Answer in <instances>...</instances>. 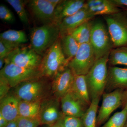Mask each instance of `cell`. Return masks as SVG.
<instances>
[{"label": "cell", "instance_id": "1", "mask_svg": "<svg viewBox=\"0 0 127 127\" xmlns=\"http://www.w3.org/2000/svg\"><path fill=\"white\" fill-rule=\"evenodd\" d=\"M109 53L96 60L93 67L85 76L91 101L101 97L104 93L107 78L108 68L107 65Z\"/></svg>", "mask_w": 127, "mask_h": 127}, {"label": "cell", "instance_id": "2", "mask_svg": "<svg viewBox=\"0 0 127 127\" xmlns=\"http://www.w3.org/2000/svg\"><path fill=\"white\" fill-rule=\"evenodd\" d=\"M30 46L37 54L43 56L60 37L59 26L51 23L33 28L30 31Z\"/></svg>", "mask_w": 127, "mask_h": 127}, {"label": "cell", "instance_id": "3", "mask_svg": "<svg viewBox=\"0 0 127 127\" xmlns=\"http://www.w3.org/2000/svg\"><path fill=\"white\" fill-rule=\"evenodd\" d=\"M43 56L39 68L42 76L54 77L67 66L68 62L63 52L60 37Z\"/></svg>", "mask_w": 127, "mask_h": 127}, {"label": "cell", "instance_id": "4", "mask_svg": "<svg viewBox=\"0 0 127 127\" xmlns=\"http://www.w3.org/2000/svg\"><path fill=\"white\" fill-rule=\"evenodd\" d=\"M90 43L96 60L109 53L114 47L107 27L100 20L92 21Z\"/></svg>", "mask_w": 127, "mask_h": 127}, {"label": "cell", "instance_id": "5", "mask_svg": "<svg viewBox=\"0 0 127 127\" xmlns=\"http://www.w3.org/2000/svg\"><path fill=\"white\" fill-rule=\"evenodd\" d=\"M114 47L127 45V14L126 12L103 16Z\"/></svg>", "mask_w": 127, "mask_h": 127}, {"label": "cell", "instance_id": "6", "mask_svg": "<svg viewBox=\"0 0 127 127\" xmlns=\"http://www.w3.org/2000/svg\"><path fill=\"white\" fill-rule=\"evenodd\" d=\"M42 76L39 69L24 68L8 62L5 63L0 71V76L4 78L11 88L23 82L38 79Z\"/></svg>", "mask_w": 127, "mask_h": 127}, {"label": "cell", "instance_id": "7", "mask_svg": "<svg viewBox=\"0 0 127 127\" xmlns=\"http://www.w3.org/2000/svg\"><path fill=\"white\" fill-rule=\"evenodd\" d=\"M96 60L91 43H83L80 45L77 53L69 62L67 66L75 76H86L93 67Z\"/></svg>", "mask_w": 127, "mask_h": 127}, {"label": "cell", "instance_id": "8", "mask_svg": "<svg viewBox=\"0 0 127 127\" xmlns=\"http://www.w3.org/2000/svg\"><path fill=\"white\" fill-rule=\"evenodd\" d=\"M42 57L30 46H20L15 48L5 58V63L31 69H39Z\"/></svg>", "mask_w": 127, "mask_h": 127}, {"label": "cell", "instance_id": "9", "mask_svg": "<svg viewBox=\"0 0 127 127\" xmlns=\"http://www.w3.org/2000/svg\"><path fill=\"white\" fill-rule=\"evenodd\" d=\"M124 91L117 89L103 94L102 102L97 117L96 127H101L108 120L111 114L121 106Z\"/></svg>", "mask_w": 127, "mask_h": 127}, {"label": "cell", "instance_id": "10", "mask_svg": "<svg viewBox=\"0 0 127 127\" xmlns=\"http://www.w3.org/2000/svg\"><path fill=\"white\" fill-rule=\"evenodd\" d=\"M38 79L23 82L15 87L14 95L20 101H40L44 94V85Z\"/></svg>", "mask_w": 127, "mask_h": 127}, {"label": "cell", "instance_id": "11", "mask_svg": "<svg viewBox=\"0 0 127 127\" xmlns=\"http://www.w3.org/2000/svg\"><path fill=\"white\" fill-rule=\"evenodd\" d=\"M94 17L84 6L72 15L64 18L58 25L60 37L71 35L78 27Z\"/></svg>", "mask_w": 127, "mask_h": 127}, {"label": "cell", "instance_id": "12", "mask_svg": "<svg viewBox=\"0 0 127 127\" xmlns=\"http://www.w3.org/2000/svg\"><path fill=\"white\" fill-rule=\"evenodd\" d=\"M75 76L67 66L55 76L53 82L52 89L57 97L61 98L70 92Z\"/></svg>", "mask_w": 127, "mask_h": 127}, {"label": "cell", "instance_id": "13", "mask_svg": "<svg viewBox=\"0 0 127 127\" xmlns=\"http://www.w3.org/2000/svg\"><path fill=\"white\" fill-rule=\"evenodd\" d=\"M28 5L36 18L45 24L53 23L56 7L48 0L28 1Z\"/></svg>", "mask_w": 127, "mask_h": 127}, {"label": "cell", "instance_id": "14", "mask_svg": "<svg viewBox=\"0 0 127 127\" xmlns=\"http://www.w3.org/2000/svg\"><path fill=\"white\" fill-rule=\"evenodd\" d=\"M117 89H127V68L113 66L108 68L105 91L108 93Z\"/></svg>", "mask_w": 127, "mask_h": 127}, {"label": "cell", "instance_id": "15", "mask_svg": "<svg viewBox=\"0 0 127 127\" xmlns=\"http://www.w3.org/2000/svg\"><path fill=\"white\" fill-rule=\"evenodd\" d=\"M83 0H62L55 8L53 23L59 25L64 18L72 15L85 6Z\"/></svg>", "mask_w": 127, "mask_h": 127}, {"label": "cell", "instance_id": "16", "mask_svg": "<svg viewBox=\"0 0 127 127\" xmlns=\"http://www.w3.org/2000/svg\"><path fill=\"white\" fill-rule=\"evenodd\" d=\"M64 116L61 115L56 100H48L41 103L39 115L41 124L51 127Z\"/></svg>", "mask_w": 127, "mask_h": 127}, {"label": "cell", "instance_id": "17", "mask_svg": "<svg viewBox=\"0 0 127 127\" xmlns=\"http://www.w3.org/2000/svg\"><path fill=\"white\" fill-rule=\"evenodd\" d=\"M64 116L81 118L87 108L71 92L61 98Z\"/></svg>", "mask_w": 127, "mask_h": 127}, {"label": "cell", "instance_id": "18", "mask_svg": "<svg viewBox=\"0 0 127 127\" xmlns=\"http://www.w3.org/2000/svg\"><path fill=\"white\" fill-rule=\"evenodd\" d=\"M85 7L94 16L113 15L121 11L112 0H88Z\"/></svg>", "mask_w": 127, "mask_h": 127}, {"label": "cell", "instance_id": "19", "mask_svg": "<svg viewBox=\"0 0 127 127\" xmlns=\"http://www.w3.org/2000/svg\"><path fill=\"white\" fill-rule=\"evenodd\" d=\"M20 101L15 95L11 94L0 100V114L9 122L15 121L19 117Z\"/></svg>", "mask_w": 127, "mask_h": 127}, {"label": "cell", "instance_id": "20", "mask_svg": "<svg viewBox=\"0 0 127 127\" xmlns=\"http://www.w3.org/2000/svg\"><path fill=\"white\" fill-rule=\"evenodd\" d=\"M87 109L91 102L86 82L85 76H75L72 88L70 92Z\"/></svg>", "mask_w": 127, "mask_h": 127}, {"label": "cell", "instance_id": "21", "mask_svg": "<svg viewBox=\"0 0 127 127\" xmlns=\"http://www.w3.org/2000/svg\"><path fill=\"white\" fill-rule=\"evenodd\" d=\"M28 41L25 32L21 30H9L0 34V41L12 50Z\"/></svg>", "mask_w": 127, "mask_h": 127}, {"label": "cell", "instance_id": "22", "mask_svg": "<svg viewBox=\"0 0 127 127\" xmlns=\"http://www.w3.org/2000/svg\"><path fill=\"white\" fill-rule=\"evenodd\" d=\"M41 106L40 101H20L19 104V117L28 118H39Z\"/></svg>", "mask_w": 127, "mask_h": 127}, {"label": "cell", "instance_id": "23", "mask_svg": "<svg viewBox=\"0 0 127 127\" xmlns=\"http://www.w3.org/2000/svg\"><path fill=\"white\" fill-rule=\"evenodd\" d=\"M60 40L63 52L69 62L76 55L80 45L71 35L60 37Z\"/></svg>", "mask_w": 127, "mask_h": 127}, {"label": "cell", "instance_id": "24", "mask_svg": "<svg viewBox=\"0 0 127 127\" xmlns=\"http://www.w3.org/2000/svg\"><path fill=\"white\" fill-rule=\"evenodd\" d=\"M100 98L91 101V104L81 117L84 127H96L97 117Z\"/></svg>", "mask_w": 127, "mask_h": 127}, {"label": "cell", "instance_id": "25", "mask_svg": "<svg viewBox=\"0 0 127 127\" xmlns=\"http://www.w3.org/2000/svg\"><path fill=\"white\" fill-rule=\"evenodd\" d=\"M92 21H89L81 25L71 34L80 45L90 43Z\"/></svg>", "mask_w": 127, "mask_h": 127}, {"label": "cell", "instance_id": "26", "mask_svg": "<svg viewBox=\"0 0 127 127\" xmlns=\"http://www.w3.org/2000/svg\"><path fill=\"white\" fill-rule=\"evenodd\" d=\"M108 63L111 65L127 66V46L120 47L112 49L109 53Z\"/></svg>", "mask_w": 127, "mask_h": 127}, {"label": "cell", "instance_id": "27", "mask_svg": "<svg viewBox=\"0 0 127 127\" xmlns=\"http://www.w3.org/2000/svg\"><path fill=\"white\" fill-rule=\"evenodd\" d=\"M127 120V108L114 113L101 127H124Z\"/></svg>", "mask_w": 127, "mask_h": 127}, {"label": "cell", "instance_id": "28", "mask_svg": "<svg viewBox=\"0 0 127 127\" xmlns=\"http://www.w3.org/2000/svg\"><path fill=\"white\" fill-rule=\"evenodd\" d=\"M6 1L14 9L21 22L24 25H28L29 24V19L25 6L28 1L6 0Z\"/></svg>", "mask_w": 127, "mask_h": 127}, {"label": "cell", "instance_id": "29", "mask_svg": "<svg viewBox=\"0 0 127 127\" xmlns=\"http://www.w3.org/2000/svg\"><path fill=\"white\" fill-rule=\"evenodd\" d=\"M17 127H37L40 125L39 118H28L19 117L17 119Z\"/></svg>", "mask_w": 127, "mask_h": 127}, {"label": "cell", "instance_id": "30", "mask_svg": "<svg viewBox=\"0 0 127 127\" xmlns=\"http://www.w3.org/2000/svg\"><path fill=\"white\" fill-rule=\"evenodd\" d=\"M0 18L5 22L9 23H14L15 21L14 14L7 6L3 4L0 5Z\"/></svg>", "mask_w": 127, "mask_h": 127}, {"label": "cell", "instance_id": "31", "mask_svg": "<svg viewBox=\"0 0 127 127\" xmlns=\"http://www.w3.org/2000/svg\"><path fill=\"white\" fill-rule=\"evenodd\" d=\"M63 122L65 127H84L80 118L64 116Z\"/></svg>", "mask_w": 127, "mask_h": 127}, {"label": "cell", "instance_id": "32", "mask_svg": "<svg viewBox=\"0 0 127 127\" xmlns=\"http://www.w3.org/2000/svg\"><path fill=\"white\" fill-rule=\"evenodd\" d=\"M11 87L7 81L0 76V100L8 95Z\"/></svg>", "mask_w": 127, "mask_h": 127}, {"label": "cell", "instance_id": "33", "mask_svg": "<svg viewBox=\"0 0 127 127\" xmlns=\"http://www.w3.org/2000/svg\"><path fill=\"white\" fill-rule=\"evenodd\" d=\"M11 49L0 41V58H5L12 51Z\"/></svg>", "mask_w": 127, "mask_h": 127}, {"label": "cell", "instance_id": "34", "mask_svg": "<svg viewBox=\"0 0 127 127\" xmlns=\"http://www.w3.org/2000/svg\"><path fill=\"white\" fill-rule=\"evenodd\" d=\"M122 108H127V89L124 90L123 92L122 98Z\"/></svg>", "mask_w": 127, "mask_h": 127}, {"label": "cell", "instance_id": "35", "mask_svg": "<svg viewBox=\"0 0 127 127\" xmlns=\"http://www.w3.org/2000/svg\"><path fill=\"white\" fill-rule=\"evenodd\" d=\"M112 1L118 7L123 6L127 7V0H112Z\"/></svg>", "mask_w": 127, "mask_h": 127}, {"label": "cell", "instance_id": "36", "mask_svg": "<svg viewBox=\"0 0 127 127\" xmlns=\"http://www.w3.org/2000/svg\"><path fill=\"white\" fill-rule=\"evenodd\" d=\"M9 123L2 115L0 114V127H6Z\"/></svg>", "mask_w": 127, "mask_h": 127}, {"label": "cell", "instance_id": "37", "mask_svg": "<svg viewBox=\"0 0 127 127\" xmlns=\"http://www.w3.org/2000/svg\"><path fill=\"white\" fill-rule=\"evenodd\" d=\"M60 119L55 124H53L51 127H65L63 122V117Z\"/></svg>", "mask_w": 127, "mask_h": 127}, {"label": "cell", "instance_id": "38", "mask_svg": "<svg viewBox=\"0 0 127 127\" xmlns=\"http://www.w3.org/2000/svg\"><path fill=\"white\" fill-rule=\"evenodd\" d=\"M54 6H55L56 7L59 4H60L61 2H62V0H48Z\"/></svg>", "mask_w": 127, "mask_h": 127}, {"label": "cell", "instance_id": "39", "mask_svg": "<svg viewBox=\"0 0 127 127\" xmlns=\"http://www.w3.org/2000/svg\"><path fill=\"white\" fill-rule=\"evenodd\" d=\"M6 127H17V120L15 121L10 122Z\"/></svg>", "mask_w": 127, "mask_h": 127}, {"label": "cell", "instance_id": "40", "mask_svg": "<svg viewBox=\"0 0 127 127\" xmlns=\"http://www.w3.org/2000/svg\"><path fill=\"white\" fill-rule=\"evenodd\" d=\"M5 64V58H0V69L1 70L3 67V65Z\"/></svg>", "mask_w": 127, "mask_h": 127}, {"label": "cell", "instance_id": "41", "mask_svg": "<svg viewBox=\"0 0 127 127\" xmlns=\"http://www.w3.org/2000/svg\"><path fill=\"white\" fill-rule=\"evenodd\" d=\"M124 127H127V121H126V123H125V126H124Z\"/></svg>", "mask_w": 127, "mask_h": 127}, {"label": "cell", "instance_id": "42", "mask_svg": "<svg viewBox=\"0 0 127 127\" xmlns=\"http://www.w3.org/2000/svg\"><path fill=\"white\" fill-rule=\"evenodd\" d=\"M50 127V126H47V127Z\"/></svg>", "mask_w": 127, "mask_h": 127}, {"label": "cell", "instance_id": "43", "mask_svg": "<svg viewBox=\"0 0 127 127\" xmlns=\"http://www.w3.org/2000/svg\"><path fill=\"white\" fill-rule=\"evenodd\" d=\"M125 12H126V13H127V10L126 11H125Z\"/></svg>", "mask_w": 127, "mask_h": 127}]
</instances>
